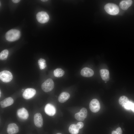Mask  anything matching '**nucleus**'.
I'll list each match as a JSON object with an SVG mask.
<instances>
[{
  "instance_id": "nucleus-14",
  "label": "nucleus",
  "mask_w": 134,
  "mask_h": 134,
  "mask_svg": "<svg viewBox=\"0 0 134 134\" xmlns=\"http://www.w3.org/2000/svg\"><path fill=\"white\" fill-rule=\"evenodd\" d=\"M13 102V99L11 97H8L0 101V106L1 108H4L11 105Z\"/></svg>"
},
{
  "instance_id": "nucleus-13",
  "label": "nucleus",
  "mask_w": 134,
  "mask_h": 134,
  "mask_svg": "<svg viewBox=\"0 0 134 134\" xmlns=\"http://www.w3.org/2000/svg\"><path fill=\"white\" fill-rule=\"evenodd\" d=\"M82 76L86 77H90L92 76L94 74V72L92 69L85 67L82 69L80 72Z\"/></svg>"
},
{
  "instance_id": "nucleus-29",
  "label": "nucleus",
  "mask_w": 134,
  "mask_h": 134,
  "mask_svg": "<svg viewBox=\"0 0 134 134\" xmlns=\"http://www.w3.org/2000/svg\"><path fill=\"white\" fill-rule=\"evenodd\" d=\"M62 134L60 133H58L57 134Z\"/></svg>"
},
{
  "instance_id": "nucleus-11",
  "label": "nucleus",
  "mask_w": 134,
  "mask_h": 134,
  "mask_svg": "<svg viewBox=\"0 0 134 134\" xmlns=\"http://www.w3.org/2000/svg\"><path fill=\"white\" fill-rule=\"evenodd\" d=\"M17 114L18 117L22 120H26L29 116L28 111L24 108L18 109L17 111Z\"/></svg>"
},
{
  "instance_id": "nucleus-7",
  "label": "nucleus",
  "mask_w": 134,
  "mask_h": 134,
  "mask_svg": "<svg viewBox=\"0 0 134 134\" xmlns=\"http://www.w3.org/2000/svg\"><path fill=\"white\" fill-rule=\"evenodd\" d=\"M87 111L86 108L83 107L80 110L79 112L75 115V118L77 120L82 121L84 120L87 117Z\"/></svg>"
},
{
  "instance_id": "nucleus-28",
  "label": "nucleus",
  "mask_w": 134,
  "mask_h": 134,
  "mask_svg": "<svg viewBox=\"0 0 134 134\" xmlns=\"http://www.w3.org/2000/svg\"><path fill=\"white\" fill-rule=\"evenodd\" d=\"M41 1H43V2H46V1H48V0H41Z\"/></svg>"
},
{
  "instance_id": "nucleus-15",
  "label": "nucleus",
  "mask_w": 134,
  "mask_h": 134,
  "mask_svg": "<svg viewBox=\"0 0 134 134\" xmlns=\"http://www.w3.org/2000/svg\"><path fill=\"white\" fill-rule=\"evenodd\" d=\"M100 73L103 80L106 82L109 80V73L108 70L105 69H101L100 70Z\"/></svg>"
},
{
  "instance_id": "nucleus-8",
  "label": "nucleus",
  "mask_w": 134,
  "mask_h": 134,
  "mask_svg": "<svg viewBox=\"0 0 134 134\" xmlns=\"http://www.w3.org/2000/svg\"><path fill=\"white\" fill-rule=\"evenodd\" d=\"M36 93V91L33 88H28L26 89L23 92L22 96L26 99H30L33 97Z\"/></svg>"
},
{
  "instance_id": "nucleus-2",
  "label": "nucleus",
  "mask_w": 134,
  "mask_h": 134,
  "mask_svg": "<svg viewBox=\"0 0 134 134\" xmlns=\"http://www.w3.org/2000/svg\"><path fill=\"white\" fill-rule=\"evenodd\" d=\"M104 8L107 13L111 15H116L119 12L118 7L114 3H109L105 5Z\"/></svg>"
},
{
  "instance_id": "nucleus-5",
  "label": "nucleus",
  "mask_w": 134,
  "mask_h": 134,
  "mask_svg": "<svg viewBox=\"0 0 134 134\" xmlns=\"http://www.w3.org/2000/svg\"><path fill=\"white\" fill-rule=\"evenodd\" d=\"M36 19L38 22L41 23L47 22L49 20V16L46 12L42 11L37 13L36 15Z\"/></svg>"
},
{
  "instance_id": "nucleus-1",
  "label": "nucleus",
  "mask_w": 134,
  "mask_h": 134,
  "mask_svg": "<svg viewBox=\"0 0 134 134\" xmlns=\"http://www.w3.org/2000/svg\"><path fill=\"white\" fill-rule=\"evenodd\" d=\"M20 36V32L19 30L12 29L9 30L6 33L5 37L7 41L12 42L18 39Z\"/></svg>"
},
{
  "instance_id": "nucleus-23",
  "label": "nucleus",
  "mask_w": 134,
  "mask_h": 134,
  "mask_svg": "<svg viewBox=\"0 0 134 134\" xmlns=\"http://www.w3.org/2000/svg\"><path fill=\"white\" fill-rule=\"evenodd\" d=\"M133 103L131 101H129L125 106L124 108L127 110L131 109Z\"/></svg>"
},
{
  "instance_id": "nucleus-20",
  "label": "nucleus",
  "mask_w": 134,
  "mask_h": 134,
  "mask_svg": "<svg viewBox=\"0 0 134 134\" xmlns=\"http://www.w3.org/2000/svg\"><path fill=\"white\" fill-rule=\"evenodd\" d=\"M54 76L57 77L62 76L65 74V71L62 69L58 68L55 69L53 71Z\"/></svg>"
},
{
  "instance_id": "nucleus-21",
  "label": "nucleus",
  "mask_w": 134,
  "mask_h": 134,
  "mask_svg": "<svg viewBox=\"0 0 134 134\" xmlns=\"http://www.w3.org/2000/svg\"><path fill=\"white\" fill-rule=\"evenodd\" d=\"M8 54V51L7 49L2 51L0 53V59L1 60H6Z\"/></svg>"
},
{
  "instance_id": "nucleus-16",
  "label": "nucleus",
  "mask_w": 134,
  "mask_h": 134,
  "mask_svg": "<svg viewBox=\"0 0 134 134\" xmlns=\"http://www.w3.org/2000/svg\"><path fill=\"white\" fill-rule=\"evenodd\" d=\"M70 97V95L68 93L66 92H63L59 95L58 100L60 102L63 103L68 100Z\"/></svg>"
},
{
  "instance_id": "nucleus-17",
  "label": "nucleus",
  "mask_w": 134,
  "mask_h": 134,
  "mask_svg": "<svg viewBox=\"0 0 134 134\" xmlns=\"http://www.w3.org/2000/svg\"><path fill=\"white\" fill-rule=\"evenodd\" d=\"M132 3V0H123L121 2L119 5L122 9L126 10L131 5Z\"/></svg>"
},
{
  "instance_id": "nucleus-22",
  "label": "nucleus",
  "mask_w": 134,
  "mask_h": 134,
  "mask_svg": "<svg viewBox=\"0 0 134 134\" xmlns=\"http://www.w3.org/2000/svg\"><path fill=\"white\" fill-rule=\"evenodd\" d=\"M38 65L40 69H44L46 67L45 60L42 58H40L38 61Z\"/></svg>"
},
{
  "instance_id": "nucleus-10",
  "label": "nucleus",
  "mask_w": 134,
  "mask_h": 134,
  "mask_svg": "<svg viewBox=\"0 0 134 134\" xmlns=\"http://www.w3.org/2000/svg\"><path fill=\"white\" fill-rule=\"evenodd\" d=\"M44 111L47 115L50 116L54 115L56 112L55 107L53 105L50 103L46 105L44 108Z\"/></svg>"
},
{
  "instance_id": "nucleus-6",
  "label": "nucleus",
  "mask_w": 134,
  "mask_h": 134,
  "mask_svg": "<svg viewBox=\"0 0 134 134\" xmlns=\"http://www.w3.org/2000/svg\"><path fill=\"white\" fill-rule=\"evenodd\" d=\"M89 108L91 111L94 113L98 112L100 108V103L96 99H94L90 101L89 104Z\"/></svg>"
},
{
  "instance_id": "nucleus-24",
  "label": "nucleus",
  "mask_w": 134,
  "mask_h": 134,
  "mask_svg": "<svg viewBox=\"0 0 134 134\" xmlns=\"http://www.w3.org/2000/svg\"><path fill=\"white\" fill-rule=\"evenodd\" d=\"M111 134H122V131L120 127H118L115 131H112Z\"/></svg>"
},
{
  "instance_id": "nucleus-9",
  "label": "nucleus",
  "mask_w": 134,
  "mask_h": 134,
  "mask_svg": "<svg viewBox=\"0 0 134 134\" xmlns=\"http://www.w3.org/2000/svg\"><path fill=\"white\" fill-rule=\"evenodd\" d=\"M34 122L35 125L38 128L42 127L43 124L42 116L39 113H37L35 114L34 117Z\"/></svg>"
},
{
  "instance_id": "nucleus-25",
  "label": "nucleus",
  "mask_w": 134,
  "mask_h": 134,
  "mask_svg": "<svg viewBox=\"0 0 134 134\" xmlns=\"http://www.w3.org/2000/svg\"><path fill=\"white\" fill-rule=\"evenodd\" d=\"M76 125L79 129L82 128L84 126L83 123L81 122H78L77 124Z\"/></svg>"
},
{
  "instance_id": "nucleus-4",
  "label": "nucleus",
  "mask_w": 134,
  "mask_h": 134,
  "mask_svg": "<svg viewBox=\"0 0 134 134\" xmlns=\"http://www.w3.org/2000/svg\"><path fill=\"white\" fill-rule=\"evenodd\" d=\"M12 75L9 71L3 70L0 72V79L4 82H8L12 80Z\"/></svg>"
},
{
  "instance_id": "nucleus-12",
  "label": "nucleus",
  "mask_w": 134,
  "mask_h": 134,
  "mask_svg": "<svg viewBox=\"0 0 134 134\" xmlns=\"http://www.w3.org/2000/svg\"><path fill=\"white\" fill-rule=\"evenodd\" d=\"M19 131L18 126L15 123L9 124L7 129V131L8 134H15Z\"/></svg>"
},
{
  "instance_id": "nucleus-19",
  "label": "nucleus",
  "mask_w": 134,
  "mask_h": 134,
  "mask_svg": "<svg viewBox=\"0 0 134 134\" xmlns=\"http://www.w3.org/2000/svg\"><path fill=\"white\" fill-rule=\"evenodd\" d=\"M129 101L127 97L123 96L120 97L118 102L120 105L124 108L125 105Z\"/></svg>"
},
{
  "instance_id": "nucleus-26",
  "label": "nucleus",
  "mask_w": 134,
  "mask_h": 134,
  "mask_svg": "<svg viewBox=\"0 0 134 134\" xmlns=\"http://www.w3.org/2000/svg\"><path fill=\"white\" fill-rule=\"evenodd\" d=\"M14 3H17L19 2L20 0H12Z\"/></svg>"
},
{
  "instance_id": "nucleus-18",
  "label": "nucleus",
  "mask_w": 134,
  "mask_h": 134,
  "mask_svg": "<svg viewBox=\"0 0 134 134\" xmlns=\"http://www.w3.org/2000/svg\"><path fill=\"white\" fill-rule=\"evenodd\" d=\"M68 130L71 134H77L79 132V129L76 124H73L70 125Z\"/></svg>"
},
{
  "instance_id": "nucleus-3",
  "label": "nucleus",
  "mask_w": 134,
  "mask_h": 134,
  "mask_svg": "<svg viewBox=\"0 0 134 134\" xmlns=\"http://www.w3.org/2000/svg\"><path fill=\"white\" fill-rule=\"evenodd\" d=\"M54 87V83L53 80L48 78L41 85V88L44 92H47L52 90Z\"/></svg>"
},
{
  "instance_id": "nucleus-27",
  "label": "nucleus",
  "mask_w": 134,
  "mask_h": 134,
  "mask_svg": "<svg viewBox=\"0 0 134 134\" xmlns=\"http://www.w3.org/2000/svg\"><path fill=\"white\" fill-rule=\"evenodd\" d=\"M132 111L134 113V103H133V105L131 109Z\"/></svg>"
}]
</instances>
